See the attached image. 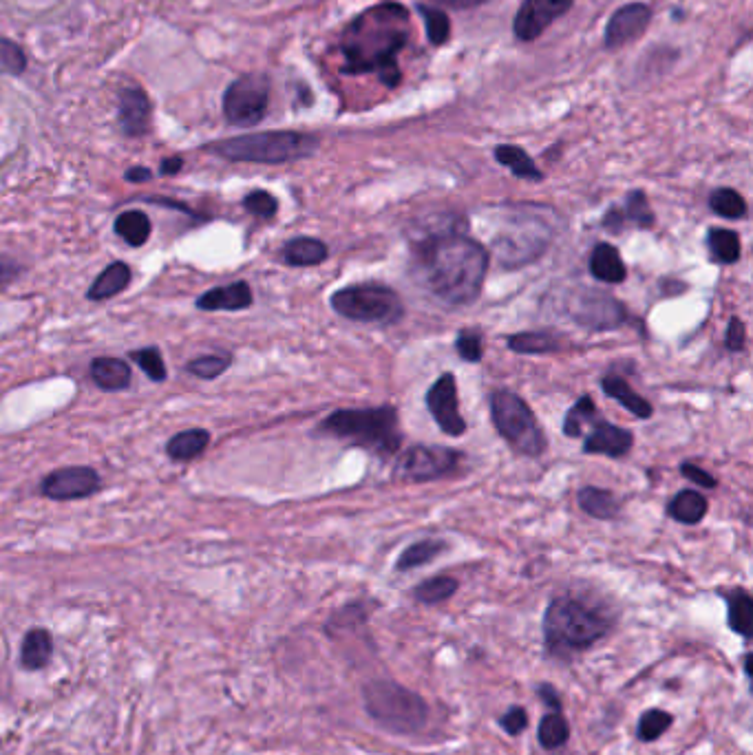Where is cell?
Returning a JSON list of instances; mask_svg holds the SVG:
<instances>
[{
	"label": "cell",
	"instance_id": "1",
	"mask_svg": "<svg viewBox=\"0 0 753 755\" xmlns=\"http://www.w3.org/2000/svg\"><path fill=\"white\" fill-rule=\"evenodd\" d=\"M420 281L447 305L473 303L489 272V250L453 230H436L413 248Z\"/></svg>",
	"mask_w": 753,
	"mask_h": 755
},
{
	"label": "cell",
	"instance_id": "2",
	"mask_svg": "<svg viewBox=\"0 0 753 755\" xmlns=\"http://www.w3.org/2000/svg\"><path fill=\"white\" fill-rule=\"evenodd\" d=\"M411 34L409 12L400 3H378L358 14L341 38V53L349 76L378 73L387 87L400 82L398 53Z\"/></svg>",
	"mask_w": 753,
	"mask_h": 755
},
{
	"label": "cell",
	"instance_id": "3",
	"mask_svg": "<svg viewBox=\"0 0 753 755\" xmlns=\"http://www.w3.org/2000/svg\"><path fill=\"white\" fill-rule=\"evenodd\" d=\"M612 630V614L592 599L561 594L544 614V643L553 658H572L595 647Z\"/></svg>",
	"mask_w": 753,
	"mask_h": 755
},
{
	"label": "cell",
	"instance_id": "4",
	"mask_svg": "<svg viewBox=\"0 0 753 755\" xmlns=\"http://www.w3.org/2000/svg\"><path fill=\"white\" fill-rule=\"evenodd\" d=\"M316 148L318 140L314 135L299 131H268L212 142L204 146V151L228 159V162L288 164L310 157Z\"/></svg>",
	"mask_w": 753,
	"mask_h": 755
},
{
	"label": "cell",
	"instance_id": "5",
	"mask_svg": "<svg viewBox=\"0 0 753 755\" xmlns=\"http://www.w3.org/2000/svg\"><path fill=\"white\" fill-rule=\"evenodd\" d=\"M318 433L365 446V449L385 457L396 453L402 442L396 409L391 407L336 411L318 424Z\"/></svg>",
	"mask_w": 753,
	"mask_h": 755
},
{
	"label": "cell",
	"instance_id": "6",
	"mask_svg": "<svg viewBox=\"0 0 753 755\" xmlns=\"http://www.w3.org/2000/svg\"><path fill=\"white\" fill-rule=\"evenodd\" d=\"M363 700L367 714L398 736H413L429 720L427 700L394 680H369L363 687Z\"/></svg>",
	"mask_w": 753,
	"mask_h": 755
},
{
	"label": "cell",
	"instance_id": "7",
	"mask_svg": "<svg viewBox=\"0 0 753 755\" xmlns=\"http://www.w3.org/2000/svg\"><path fill=\"white\" fill-rule=\"evenodd\" d=\"M495 429L502 438L524 455H539L546 449V438L528 404L511 391H495L491 396Z\"/></svg>",
	"mask_w": 753,
	"mask_h": 755
},
{
	"label": "cell",
	"instance_id": "8",
	"mask_svg": "<svg viewBox=\"0 0 753 755\" xmlns=\"http://www.w3.org/2000/svg\"><path fill=\"white\" fill-rule=\"evenodd\" d=\"M334 312L356 323H396L402 316L400 296L387 285L360 283L332 294Z\"/></svg>",
	"mask_w": 753,
	"mask_h": 755
},
{
	"label": "cell",
	"instance_id": "9",
	"mask_svg": "<svg viewBox=\"0 0 753 755\" xmlns=\"http://www.w3.org/2000/svg\"><path fill=\"white\" fill-rule=\"evenodd\" d=\"M515 219V228H502L493 241V252L506 268H519L535 261L553 241V230L537 221V217Z\"/></svg>",
	"mask_w": 753,
	"mask_h": 755
},
{
	"label": "cell",
	"instance_id": "10",
	"mask_svg": "<svg viewBox=\"0 0 753 755\" xmlns=\"http://www.w3.org/2000/svg\"><path fill=\"white\" fill-rule=\"evenodd\" d=\"M270 104V80L263 73H248L228 84L224 93V118L232 126L259 124Z\"/></svg>",
	"mask_w": 753,
	"mask_h": 755
},
{
	"label": "cell",
	"instance_id": "11",
	"mask_svg": "<svg viewBox=\"0 0 753 755\" xmlns=\"http://www.w3.org/2000/svg\"><path fill=\"white\" fill-rule=\"evenodd\" d=\"M564 310L577 325L588 329H612L628 318L617 299L586 287L568 294Z\"/></svg>",
	"mask_w": 753,
	"mask_h": 755
},
{
	"label": "cell",
	"instance_id": "12",
	"mask_svg": "<svg viewBox=\"0 0 753 755\" xmlns=\"http://www.w3.org/2000/svg\"><path fill=\"white\" fill-rule=\"evenodd\" d=\"M460 455L444 446H413L398 460V477L409 482H429L451 473L458 466Z\"/></svg>",
	"mask_w": 753,
	"mask_h": 755
},
{
	"label": "cell",
	"instance_id": "13",
	"mask_svg": "<svg viewBox=\"0 0 753 755\" xmlns=\"http://www.w3.org/2000/svg\"><path fill=\"white\" fill-rule=\"evenodd\" d=\"M100 473L91 466H65L49 473L40 484V493L53 502H73L100 491Z\"/></svg>",
	"mask_w": 753,
	"mask_h": 755
},
{
	"label": "cell",
	"instance_id": "14",
	"mask_svg": "<svg viewBox=\"0 0 753 755\" xmlns=\"http://www.w3.org/2000/svg\"><path fill=\"white\" fill-rule=\"evenodd\" d=\"M427 407L433 420L438 422V427L460 438L466 431V422L460 413V400H458V382H455L453 374H442L436 382H433L427 393Z\"/></svg>",
	"mask_w": 753,
	"mask_h": 755
},
{
	"label": "cell",
	"instance_id": "15",
	"mask_svg": "<svg viewBox=\"0 0 753 755\" xmlns=\"http://www.w3.org/2000/svg\"><path fill=\"white\" fill-rule=\"evenodd\" d=\"M575 0H524L515 16V36L522 42H533L555 23L557 18L568 14Z\"/></svg>",
	"mask_w": 753,
	"mask_h": 755
},
{
	"label": "cell",
	"instance_id": "16",
	"mask_svg": "<svg viewBox=\"0 0 753 755\" xmlns=\"http://www.w3.org/2000/svg\"><path fill=\"white\" fill-rule=\"evenodd\" d=\"M652 20V9L645 3H630L612 14L606 27V47L610 51H617L628 45V42L639 38L648 29Z\"/></svg>",
	"mask_w": 753,
	"mask_h": 755
},
{
	"label": "cell",
	"instance_id": "17",
	"mask_svg": "<svg viewBox=\"0 0 753 755\" xmlns=\"http://www.w3.org/2000/svg\"><path fill=\"white\" fill-rule=\"evenodd\" d=\"M153 106L144 89L124 87L118 100V122L126 137H142L151 131Z\"/></svg>",
	"mask_w": 753,
	"mask_h": 755
},
{
	"label": "cell",
	"instance_id": "18",
	"mask_svg": "<svg viewBox=\"0 0 753 755\" xmlns=\"http://www.w3.org/2000/svg\"><path fill=\"white\" fill-rule=\"evenodd\" d=\"M252 303H254V296L246 281L217 285V287H212V290L201 294L195 301L197 310L201 312H241V310H248Z\"/></svg>",
	"mask_w": 753,
	"mask_h": 755
},
{
	"label": "cell",
	"instance_id": "19",
	"mask_svg": "<svg viewBox=\"0 0 753 755\" xmlns=\"http://www.w3.org/2000/svg\"><path fill=\"white\" fill-rule=\"evenodd\" d=\"M634 438L630 431H625L617 424L606 420L592 422V431L583 442V451L595 453V455H608V457H621L632 449Z\"/></svg>",
	"mask_w": 753,
	"mask_h": 755
},
{
	"label": "cell",
	"instance_id": "20",
	"mask_svg": "<svg viewBox=\"0 0 753 755\" xmlns=\"http://www.w3.org/2000/svg\"><path fill=\"white\" fill-rule=\"evenodd\" d=\"M89 374H91V380L95 382V387L102 391H111V393L124 391L133 380L129 360L113 358V356H100L91 360Z\"/></svg>",
	"mask_w": 753,
	"mask_h": 755
},
{
	"label": "cell",
	"instance_id": "21",
	"mask_svg": "<svg viewBox=\"0 0 753 755\" xmlns=\"http://www.w3.org/2000/svg\"><path fill=\"white\" fill-rule=\"evenodd\" d=\"M623 223H632L639 228H650L654 223V212L650 208V201L641 190H634L625 199V208H612L606 217H603V226L608 230H621Z\"/></svg>",
	"mask_w": 753,
	"mask_h": 755
},
{
	"label": "cell",
	"instance_id": "22",
	"mask_svg": "<svg viewBox=\"0 0 753 755\" xmlns=\"http://www.w3.org/2000/svg\"><path fill=\"white\" fill-rule=\"evenodd\" d=\"M131 279H133V270H131V265H126L124 261H115L111 265H106V268L98 274V279L91 283L87 299L95 303L109 301L113 299V296L122 294L126 287L131 285Z\"/></svg>",
	"mask_w": 753,
	"mask_h": 755
},
{
	"label": "cell",
	"instance_id": "23",
	"mask_svg": "<svg viewBox=\"0 0 753 755\" xmlns=\"http://www.w3.org/2000/svg\"><path fill=\"white\" fill-rule=\"evenodd\" d=\"M588 268L597 281L610 283V285L623 283L625 276H628V270H625V263L621 259L619 250L610 246V243H599V246L592 250Z\"/></svg>",
	"mask_w": 753,
	"mask_h": 755
},
{
	"label": "cell",
	"instance_id": "24",
	"mask_svg": "<svg viewBox=\"0 0 753 755\" xmlns=\"http://www.w3.org/2000/svg\"><path fill=\"white\" fill-rule=\"evenodd\" d=\"M327 257L330 252H327L325 243L312 237L290 239L281 250V259L292 268H310V265L323 263Z\"/></svg>",
	"mask_w": 753,
	"mask_h": 755
},
{
	"label": "cell",
	"instance_id": "25",
	"mask_svg": "<svg viewBox=\"0 0 753 755\" xmlns=\"http://www.w3.org/2000/svg\"><path fill=\"white\" fill-rule=\"evenodd\" d=\"M53 656V638L47 630L42 627H36V630H29L23 638V647H20V665L29 672L34 669H42L51 663Z\"/></svg>",
	"mask_w": 753,
	"mask_h": 755
},
{
	"label": "cell",
	"instance_id": "26",
	"mask_svg": "<svg viewBox=\"0 0 753 755\" xmlns=\"http://www.w3.org/2000/svg\"><path fill=\"white\" fill-rule=\"evenodd\" d=\"M210 444V433L206 429H186L175 433L166 444V455L173 462H190L204 455Z\"/></svg>",
	"mask_w": 753,
	"mask_h": 755
},
{
	"label": "cell",
	"instance_id": "27",
	"mask_svg": "<svg viewBox=\"0 0 753 755\" xmlns=\"http://www.w3.org/2000/svg\"><path fill=\"white\" fill-rule=\"evenodd\" d=\"M113 228L118 232V237H122L131 248H140L151 237L153 223L142 210H126L115 219Z\"/></svg>",
	"mask_w": 753,
	"mask_h": 755
},
{
	"label": "cell",
	"instance_id": "28",
	"mask_svg": "<svg viewBox=\"0 0 753 755\" xmlns=\"http://www.w3.org/2000/svg\"><path fill=\"white\" fill-rule=\"evenodd\" d=\"M603 391H606V396L614 398L617 402H621L625 409H628L630 413H634L636 418H650L652 416V404L648 400H643L639 393H636L628 382H625L623 378L619 376H606L601 382Z\"/></svg>",
	"mask_w": 753,
	"mask_h": 755
},
{
	"label": "cell",
	"instance_id": "29",
	"mask_svg": "<svg viewBox=\"0 0 753 755\" xmlns=\"http://www.w3.org/2000/svg\"><path fill=\"white\" fill-rule=\"evenodd\" d=\"M495 159L502 166L511 168V173L519 179H530V182H542L544 173L535 166L533 159L524 151V148L513 144H502L495 148Z\"/></svg>",
	"mask_w": 753,
	"mask_h": 755
},
{
	"label": "cell",
	"instance_id": "30",
	"mask_svg": "<svg viewBox=\"0 0 753 755\" xmlns=\"http://www.w3.org/2000/svg\"><path fill=\"white\" fill-rule=\"evenodd\" d=\"M579 506L586 510L590 517L595 519H614L621 513V506L610 491H603V488L595 486H586L579 491Z\"/></svg>",
	"mask_w": 753,
	"mask_h": 755
},
{
	"label": "cell",
	"instance_id": "31",
	"mask_svg": "<svg viewBox=\"0 0 753 755\" xmlns=\"http://www.w3.org/2000/svg\"><path fill=\"white\" fill-rule=\"evenodd\" d=\"M707 508H709L707 506V499L701 493H696V491H681L670 502V508H667V513L672 515V519L681 521V524L694 526V524H701V521L705 519Z\"/></svg>",
	"mask_w": 753,
	"mask_h": 755
},
{
	"label": "cell",
	"instance_id": "32",
	"mask_svg": "<svg viewBox=\"0 0 753 755\" xmlns=\"http://www.w3.org/2000/svg\"><path fill=\"white\" fill-rule=\"evenodd\" d=\"M727 619L729 627L738 636L749 638L751 636V621H753V599L749 597L747 590H734L727 597Z\"/></svg>",
	"mask_w": 753,
	"mask_h": 755
},
{
	"label": "cell",
	"instance_id": "33",
	"mask_svg": "<svg viewBox=\"0 0 753 755\" xmlns=\"http://www.w3.org/2000/svg\"><path fill=\"white\" fill-rule=\"evenodd\" d=\"M537 738L546 751L566 747V742L570 740V725L564 714H561V711H550V714H546L542 722H539Z\"/></svg>",
	"mask_w": 753,
	"mask_h": 755
},
{
	"label": "cell",
	"instance_id": "34",
	"mask_svg": "<svg viewBox=\"0 0 753 755\" xmlns=\"http://www.w3.org/2000/svg\"><path fill=\"white\" fill-rule=\"evenodd\" d=\"M707 246L709 252H712V259L716 263H736L740 259V237L734 230H725V228H714L709 230L707 237Z\"/></svg>",
	"mask_w": 753,
	"mask_h": 755
},
{
	"label": "cell",
	"instance_id": "35",
	"mask_svg": "<svg viewBox=\"0 0 753 755\" xmlns=\"http://www.w3.org/2000/svg\"><path fill=\"white\" fill-rule=\"evenodd\" d=\"M447 548V544L444 541H436V539H422V541H416V544H411L405 552H402L396 568L400 572H407V570H413L418 566H424V563H429L436 559L440 552Z\"/></svg>",
	"mask_w": 753,
	"mask_h": 755
},
{
	"label": "cell",
	"instance_id": "36",
	"mask_svg": "<svg viewBox=\"0 0 753 755\" xmlns=\"http://www.w3.org/2000/svg\"><path fill=\"white\" fill-rule=\"evenodd\" d=\"M455 592H458V581H455L453 577H444L442 574V577H433L420 583V586L413 590V597L424 605H436V603L451 599Z\"/></svg>",
	"mask_w": 753,
	"mask_h": 755
},
{
	"label": "cell",
	"instance_id": "37",
	"mask_svg": "<svg viewBox=\"0 0 753 755\" xmlns=\"http://www.w3.org/2000/svg\"><path fill=\"white\" fill-rule=\"evenodd\" d=\"M508 347L513 349L517 354H550L559 349L557 338L542 334V332H526V334H515L508 338Z\"/></svg>",
	"mask_w": 753,
	"mask_h": 755
},
{
	"label": "cell",
	"instance_id": "38",
	"mask_svg": "<svg viewBox=\"0 0 753 755\" xmlns=\"http://www.w3.org/2000/svg\"><path fill=\"white\" fill-rule=\"evenodd\" d=\"M709 206H712L716 215L725 219H742L747 215L745 199H742V195L731 188L714 190L712 197H709Z\"/></svg>",
	"mask_w": 753,
	"mask_h": 755
},
{
	"label": "cell",
	"instance_id": "39",
	"mask_svg": "<svg viewBox=\"0 0 753 755\" xmlns=\"http://www.w3.org/2000/svg\"><path fill=\"white\" fill-rule=\"evenodd\" d=\"M230 363H232V358L226 354H206V356H197L190 360V363L186 365V371L199 380H215L224 374V371L230 367Z\"/></svg>",
	"mask_w": 753,
	"mask_h": 755
},
{
	"label": "cell",
	"instance_id": "40",
	"mask_svg": "<svg viewBox=\"0 0 753 755\" xmlns=\"http://www.w3.org/2000/svg\"><path fill=\"white\" fill-rule=\"evenodd\" d=\"M672 714H667L663 709H650L645 711L636 727V736L641 742H654L659 740L663 733L672 727Z\"/></svg>",
	"mask_w": 753,
	"mask_h": 755
},
{
	"label": "cell",
	"instance_id": "41",
	"mask_svg": "<svg viewBox=\"0 0 753 755\" xmlns=\"http://www.w3.org/2000/svg\"><path fill=\"white\" fill-rule=\"evenodd\" d=\"M418 12L424 18V25H427V34H429L431 45H436V47L444 45V42H447L449 36H451L449 16L444 14L442 9L429 7V5H418Z\"/></svg>",
	"mask_w": 753,
	"mask_h": 755
},
{
	"label": "cell",
	"instance_id": "42",
	"mask_svg": "<svg viewBox=\"0 0 753 755\" xmlns=\"http://www.w3.org/2000/svg\"><path fill=\"white\" fill-rule=\"evenodd\" d=\"M133 363L140 367L144 374L151 378L153 382H164L168 378V369L162 354H159L157 347H144V349H135V352L129 354Z\"/></svg>",
	"mask_w": 753,
	"mask_h": 755
},
{
	"label": "cell",
	"instance_id": "43",
	"mask_svg": "<svg viewBox=\"0 0 753 755\" xmlns=\"http://www.w3.org/2000/svg\"><path fill=\"white\" fill-rule=\"evenodd\" d=\"M597 420V407L590 398H581L575 407L568 411L564 420V433L568 438H579L586 424H592Z\"/></svg>",
	"mask_w": 753,
	"mask_h": 755
},
{
	"label": "cell",
	"instance_id": "44",
	"mask_svg": "<svg viewBox=\"0 0 753 755\" xmlns=\"http://www.w3.org/2000/svg\"><path fill=\"white\" fill-rule=\"evenodd\" d=\"M27 69V56L25 51L16 45L14 40L0 38V73H9V76H20Z\"/></svg>",
	"mask_w": 753,
	"mask_h": 755
},
{
	"label": "cell",
	"instance_id": "45",
	"mask_svg": "<svg viewBox=\"0 0 753 755\" xmlns=\"http://www.w3.org/2000/svg\"><path fill=\"white\" fill-rule=\"evenodd\" d=\"M243 208L259 219H272L279 210V201L277 197L270 195L268 190H254V193L246 195V199H243Z\"/></svg>",
	"mask_w": 753,
	"mask_h": 755
},
{
	"label": "cell",
	"instance_id": "46",
	"mask_svg": "<svg viewBox=\"0 0 753 755\" xmlns=\"http://www.w3.org/2000/svg\"><path fill=\"white\" fill-rule=\"evenodd\" d=\"M458 354L466 360V363H477V360L482 358V338L477 332H471V329H466V332H460L458 336Z\"/></svg>",
	"mask_w": 753,
	"mask_h": 755
},
{
	"label": "cell",
	"instance_id": "47",
	"mask_svg": "<svg viewBox=\"0 0 753 755\" xmlns=\"http://www.w3.org/2000/svg\"><path fill=\"white\" fill-rule=\"evenodd\" d=\"M500 727L508 733V736H519L528 727V714L524 707H511L504 716H500Z\"/></svg>",
	"mask_w": 753,
	"mask_h": 755
},
{
	"label": "cell",
	"instance_id": "48",
	"mask_svg": "<svg viewBox=\"0 0 753 755\" xmlns=\"http://www.w3.org/2000/svg\"><path fill=\"white\" fill-rule=\"evenodd\" d=\"M725 340H727V349H731V352H740V349L745 347L747 329H745V325H742L740 318H731Z\"/></svg>",
	"mask_w": 753,
	"mask_h": 755
},
{
	"label": "cell",
	"instance_id": "49",
	"mask_svg": "<svg viewBox=\"0 0 753 755\" xmlns=\"http://www.w3.org/2000/svg\"><path fill=\"white\" fill-rule=\"evenodd\" d=\"M681 473L687 477L689 482H694V484H698V486H703V488H716V480H714V477L709 475L707 471H703L701 466H696V464H683V466H681Z\"/></svg>",
	"mask_w": 753,
	"mask_h": 755
},
{
	"label": "cell",
	"instance_id": "50",
	"mask_svg": "<svg viewBox=\"0 0 753 755\" xmlns=\"http://www.w3.org/2000/svg\"><path fill=\"white\" fill-rule=\"evenodd\" d=\"M20 276V263L9 257H0V290L12 285Z\"/></svg>",
	"mask_w": 753,
	"mask_h": 755
},
{
	"label": "cell",
	"instance_id": "51",
	"mask_svg": "<svg viewBox=\"0 0 753 755\" xmlns=\"http://www.w3.org/2000/svg\"><path fill=\"white\" fill-rule=\"evenodd\" d=\"M151 177H153V173L146 166H131L124 173V179H126V182H131V184H144Z\"/></svg>",
	"mask_w": 753,
	"mask_h": 755
},
{
	"label": "cell",
	"instance_id": "52",
	"mask_svg": "<svg viewBox=\"0 0 753 755\" xmlns=\"http://www.w3.org/2000/svg\"><path fill=\"white\" fill-rule=\"evenodd\" d=\"M539 696H542V700L550 709L561 711V698L553 685H539Z\"/></svg>",
	"mask_w": 753,
	"mask_h": 755
},
{
	"label": "cell",
	"instance_id": "53",
	"mask_svg": "<svg viewBox=\"0 0 753 755\" xmlns=\"http://www.w3.org/2000/svg\"><path fill=\"white\" fill-rule=\"evenodd\" d=\"M182 168H184V159L179 155H173V157H166L164 162L159 164V173L171 177V175H177Z\"/></svg>",
	"mask_w": 753,
	"mask_h": 755
},
{
	"label": "cell",
	"instance_id": "54",
	"mask_svg": "<svg viewBox=\"0 0 753 755\" xmlns=\"http://www.w3.org/2000/svg\"><path fill=\"white\" fill-rule=\"evenodd\" d=\"M433 3L447 5L451 9H471V7H477V5L486 3V0H433Z\"/></svg>",
	"mask_w": 753,
	"mask_h": 755
},
{
	"label": "cell",
	"instance_id": "55",
	"mask_svg": "<svg viewBox=\"0 0 753 755\" xmlns=\"http://www.w3.org/2000/svg\"><path fill=\"white\" fill-rule=\"evenodd\" d=\"M148 201H151V204H159V206H168V208L182 210V212H186V215H195L193 210H190V208L184 206V204H179V201H175V199H166V197H148Z\"/></svg>",
	"mask_w": 753,
	"mask_h": 755
},
{
	"label": "cell",
	"instance_id": "56",
	"mask_svg": "<svg viewBox=\"0 0 753 755\" xmlns=\"http://www.w3.org/2000/svg\"><path fill=\"white\" fill-rule=\"evenodd\" d=\"M745 674L751 676V654L745 656Z\"/></svg>",
	"mask_w": 753,
	"mask_h": 755
}]
</instances>
